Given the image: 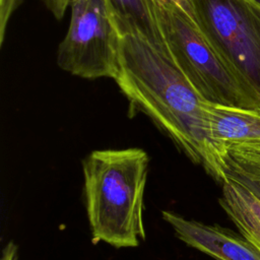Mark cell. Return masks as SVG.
Here are the masks:
<instances>
[{"instance_id": "9a60e30c", "label": "cell", "mask_w": 260, "mask_h": 260, "mask_svg": "<svg viewBox=\"0 0 260 260\" xmlns=\"http://www.w3.org/2000/svg\"><path fill=\"white\" fill-rule=\"evenodd\" d=\"M256 1H257V2H259V3H260V0H256Z\"/></svg>"}, {"instance_id": "277c9868", "label": "cell", "mask_w": 260, "mask_h": 260, "mask_svg": "<svg viewBox=\"0 0 260 260\" xmlns=\"http://www.w3.org/2000/svg\"><path fill=\"white\" fill-rule=\"evenodd\" d=\"M195 19L232 72L260 96V3L191 0Z\"/></svg>"}, {"instance_id": "3957f363", "label": "cell", "mask_w": 260, "mask_h": 260, "mask_svg": "<svg viewBox=\"0 0 260 260\" xmlns=\"http://www.w3.org/2000/svg\"><path fill=\"white\" fill-rule=\"evenodd\" d=\"M154 4L168 57L206 102L260 108V96L225 65L190 11L172 0H154Z\"/></svg>"}, {"instance_id": "52a82bcc", "label": "cell", "mask_w": 260, "mask_h": 260, "mask_svg": "<svg viewBox=\"0 0 260 260\" xmlns=\"http://www.w3.org/2000/svg\"><path fill=\"white\" fill-rule=\"evenodd\" d=\"M205 136L221 180L218 155L232 145L260 140V108L245 109L208 103Z\"/></svg>"}, {"instance_id": "ba28073f", "label": "cell", "mask_w": 260, "mask_h": 260, "mask_svg": "<svg viewBox=\"0 0 260 260\" xmlns=\"http://www.w3.org/2000/svg\"><path fill=\"white\" fill-rule=\"evenodd\" d=\"M120 35H138L168 56L154 0H104Z\"/></svg>"}, {"instance_id": "7a4b0ae2", "label": "cell", "mask_w": 260, "mask_h": 260, "mask_svg": "<svg viewBox=\"0 0 260 260\" xmlns=\"http://www.w3.org/2000/svg\"><path fill=\"white\" fill-rule=\"evenodd\" d=\"M148 162L146 151L138 147L93 150L83 159L86 212L94 243L135 248L145 239Z\"/></svg>"}, {"instance_id": "30bf717a", "label": "cell", "mask_w": 260, "mask_h": 260, "mask_svg": "<svg viewBox=\"0 0 260 260\" xmlns=\"http://www.w3.org/2000/svg\"><path fill=\"white\" fill-rule=\"evenodd\" d=\"M218 165L220 173L229 170L260 181V140L225 148L218 155Z\"/></svg>"}, {"instance_id": "4fadbf2b", "label": "cell", "mask_w": 260, "mask_h": 260, "mask_svg": "<svg viewBox=\"0 0 260 260\" xmlns=\"http://www.w3.org/2000/svg\"><path fill=\"white\" fill-rule=\"evenodd\" d=\"M43 2L56 19H62L66 9L69 7L68 0H43Z\"/></svg>"}, {"instance_id": "7c38bea8", "label": "cell", "mask_w": 260, "mask_h": 260, "mask_svg": "<svg viewBox=\"0 0 260 260\" xmlns=\"http://www.w3.org/2000/svg\"><path fill=\"white\" fill-rule=\"evenodd\" d=\"M224 176H228V177H231L233 179H235L236 181L240 182L241 184H243L244 186H246L247 188H249L256 196H258L260 198V181H257V180H254V179H251V178H248L246 176H243L241 174H238V173H235V172H232V171H229V170H222V173H221V180ZM221 182V181H220Z\"/></svg>"}, {"instance_id": "5bb4252c", "label": "cell", "mask_w": 260, "mask_h": 260, "mask_svg": "<svg viewBox=\"0 0 260 260\" xmlns=\"http://www.w3.org/2000/svg\"><path fill=\"white\" fill-rule=\"evenodd\" d=\"M17 258V248L14 246H7L4 249L2 260H16Z\"/></svg>"}, {"instance_id": "8992f818", "label": "cell", "mask_w": 260, "mask_h": 260, "mask_svg": "<svg viewBox=\"0 0 260 260\" xmlns=\"http://www.w3.org/2000/svg\"><path fill=\"white\" fill-rule=\"evenodd\" d=\"M161 215L180 241L215 260H260V250L240 233L187 219L171 210Z\"/></svg>"}, {"instance_id": "8fae6325", "label": "cell", "mask_w": 260, "mask_h": 260, "mask_svg": "<svg viewBox=\"0 0 260 260\" xmlns=\"http://www.w3.org/2000/svg\"><path fill=\"white\" fill-rule=\"evenodd\" d=\"M22 3V0H0V45L4 43L6 29L14 11Z\"/></svg>"}, {"instance_id": "9c48e42d", "label": "cell", "mask_w": 260, "mask_h": 260, "mask_svg": "<svg viewBox=\"0 0 260 260\" xmlns=\"http://www.w3.org/2000/svg\"><path fill=\"white\" fill-rule=\"evenodd\" d=\"M218 203L240 234L260 250V198L249 188L224 176Z\"/></svg>"}, {"instance_id": "5b68a950", "label": "cell", "mask_w": 260, "mask_h": 260, "mask_svg": "<svg viewBox=\"0 0 260 260\" xmlns=\"http://www.w3.org/2000/svg\"><path fill=\"white\" fill-rule=\"evenodd\" d=\"M68 3L69 26L58 46L57 65L85 79H115L121 35L104 0H68Z\"/></svg>"}, {"instance_id": "6da1fadb", "label": "cell", "mask_w": 260, "mask_h": 260, "mask_svg": "<svg viewBox=\"0 0 260 260\" xmlns=\"http://www.w3.org/2000/svg\"><path fill=\"white\" fill-rule=\"evenodd\" d=\"M114 80L132 107L148 116L193 162L220 181L205 136L208 102L167 55L138 35H122Z\"/></svg>"}]
</instances>
